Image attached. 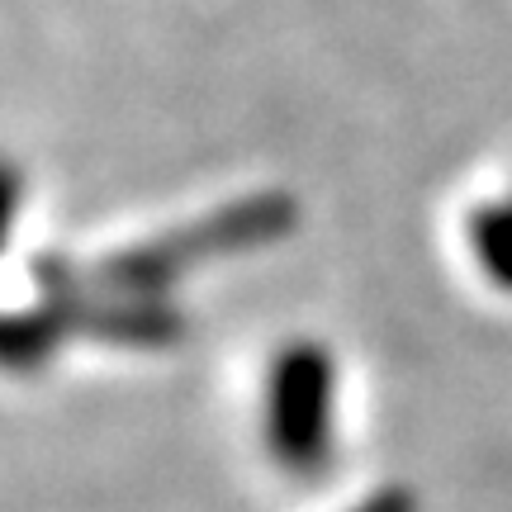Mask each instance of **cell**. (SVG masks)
Segmentation results:
<instances>
[{"label":"cell","mask_w":512,"mask_h":512,"mask_svg":"<svg viewBox=\"0 0 512 512\" xmlns=\"http://www.w3.org/2000/svg\"><path fill=\"white\" fill-rule=\"evenodd\" d=\"M294 223H299V204L285 190H261V195L233 200L204 219L185 223L166 238L100 256L95 266H86V280L110 294H166L185 271H195L214 256L252 252V247H271V242L290 238Z\"/></svg>","instance_id":"6da1fadb"},{"label":"cell","mask_w":512,"mask_h":512,"mask_svg":"<svg viewBox=\"0 0 512 512\" xmlns=\"http://www.w3.org/2000/svg\"><path fill=\"white\" fill-rule=\"evenodd\" d=\"M34 280L43 299L67 313V328L86 332L91 342L105 347H138V351H162L176 347L185 332V318L162 294H110L95 290L86 280V266H76L67 256H38Z\"/></svg>","instance_id":"7a4b0ae2"},{"label":"cell","mask_w":512,"mask_h":512,"mask_svg":"<svg viewBox=\"0 0 512 512\" xmlns=\"http://www.w3.org/2000/svg\"><path fill=\"white\" fill-rule=\"evenodd\" d=\"M271 456L290 475H318L332 456V356L318 342H294L275 356L266 399Z\"/></svg>","instance_id":"3957f363"},{"label":"cell","mask_w":512,"mask_h":512,"mask_svg":"<svg viewBox=\"0 0 512 512\" xmlns=\"http://www.w3.org/2000/svg\"><path fill=\"white\" fill-rule=\"evenodd\" d=\"M72 337L67 328V313L57 304H38V309H19L10 323H5V337H0V351H5V366L24 375V370H38L53 361V351Z\"/></svg>","instance_id":"277c9868"},{"label":"cell","mask_w":512,"mask_h":512,"mask_svg":"<svg viewBox=\"0 0 512 512\" xmlns=\"http://www.w3.org/2000/svg\"><path fill=\"white\" fill-rule=\"evenodd\" d=\"M470 247H475L479 271L489 275L498 290L512 294V200L479 204L470 214Z\"/></svg>","instance_id":"5b68a950"},{"label":"cell","mask_w":512,"mask_h":512,"mask_svg":"<svg viewBox=\"0 0 512 512\" xmlns=\"http://www.w3.org/2000/svg\"><path fill=\"white\" fill-rule=\"evenodd\" d=\"M351 512H418V503H413L408 489H380V494H370L366 503H356Z\"/></svg>","instance_id":"8992f818"}]
</instances>
